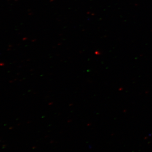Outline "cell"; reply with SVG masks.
<instances>
[]
</instances>
